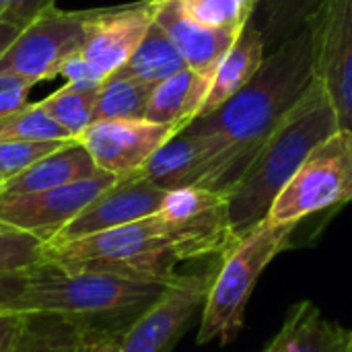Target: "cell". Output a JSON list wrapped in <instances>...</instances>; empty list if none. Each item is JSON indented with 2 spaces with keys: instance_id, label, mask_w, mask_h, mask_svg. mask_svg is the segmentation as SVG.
Returning a JSON list of instances; mask_svg holds the SVG:
<instances>
[{
  "instance_id": "cell-1",
  "label": "cell",
  "mask_w": 352,
  "mask_h": 352,
  "mask_svg": "<svg viewBox=\"0 0 352 352\" xmlns=\"http://www.w3.org/2000/svg\"><path fill=\"white\" fill-rule=\"evenodd\" d=\"M227 202L192 217L157 210L140 221L72 241L45 243L43 260L64 268H87L169 285L177 266L219 256L235 241Z\"/></svg>"
},
{
  "instance_id": "cell-2",
  "label": "cell",
  "mask_w": 352,
  "mask_h": 352,
  "mask_svg": "<svg viewBox=\"0 0 352 352\" xmlns=\"http://www.w3.org/2000/svg\"><path fill=\"white\" fill-rule=\"evenodd\" d=\"M316 80L311 33L305 25L264 58L258 72L223 105L192 120L184 130L227 140L245 167Z\"/></svg>"
},
{
  "instance_id": "cell-3",
  "label": "cell",
  "mask_w": 352,
  "mask_h": 352,
  "mask_svg": "<svg viewBox=\"0 0 352 352\" xmlns=\"http://www.w3.org/2000/svg\"><path fill=\"white\" fill-rule=\"evenodd\" d=\"M340 130L328 93L316 78L297 105L270 132L254 161L227 194V217L235 237L260 225L276 196L309 153Z\"/></svg>"
},
{
  "instance_id": "cell-4",
  "label": "cell",
  "mask_w": 352,
  "mask_h": 352,
  "mask_svg": "<svg viewBox=\"0 0 352 352\" xmlns=\"http://www.w3.org/2000/svg\"><path fill=\"white\" fill-rule=\"evenodd\" d=\"M165 287L163 283L101 270L64 268L41 260L27 270L25 285L8 305V311L62 316L91 330H101L97 322H134L161 297Z\"/></svg>"
},
{
  "instance_id": "cell-5",
  "label": "cell",
  "mask_w": 352,
  "mask_h": 352,
  "mask_svg": "<svg viewBox=\"0 0 352 352\" xmlns=\"http://www.w3.org/2000/svg\"><path fill=\"white\" fill-rule=\"evenodd\" d=\"M295 229L297 223H272L264 219L221 254L202 307L198 344H229L237 336L262 272L289 245Z\"/></svg>"
},
{
  "instance_id": "cell-6",
  "label": "cell",
  "mask_w": 352,
  "mask_h": 352,
  "mask_svg": "<svg viewBox=\"0 0 352 352\" xmlns=\"http://www.w3.org/2000/svg\"><path fill=\"white\" fill-rule=\"evenodd\" d=\"M245 169L237 151L221 136L182 130L171 136L136 175L165 190L202 188L227 196Z\"/></svg>"
},
{
  "instance_id": "cell-7",
  "label": "cell",
  "mask_w": 352,
  "mask_h": 352,
  "mask_svg": "<svg viewBox=\"0 0 352 352\" xmlns=\"http://www.w3.org/2000/svg\"><path fill=\"white\" fill-rule=\"evenodd\" d=\"M352 200V130H336L318 144L270 206L268 221L303 219Z\"/></svg>"
},
{
  "instance_id": "cell-8",
  "label": "cell",
  "mask_w": 352,
  "mask_h": 352,
  "mask_svg": "<svg viewBox=\"0 0 352 352\" xmlns=\"http://www.w3.org/2000/svg\"><path fill=\"white\" fill-rule=\"evenodd\" d=\"M89 12H66L56 6L41 12L0 56V72L21 74L33 85L56 78L60 64L85 45Z\"/></svg>"
},
{
  "instance_id": "cell-9",
  "label": "cell",
  "mask_w": 352,
  "mask_h": 352,
  "mask_svg": "<svg viewBox=\"0 0 352 352\" xmlns=\"http://www.w3.org/2000/svg\"><path fill=\"white\" fill-rule=\"evenodd\" d=\"M217 268L177 274L122 334L118 352H171L204 307Z\"/></svg>"
},
{
  "instance_id": "cell-10",
  "label": "cell",
  "mask_w": 352,
  "mask_h": 352,
  "mask_svg": "<svg viewBox=\"0 0 352 352\" xmlns=\"http://www.w3.org/2000/svg\"><path fill=\"white\" fill-rule=\"evenodd\" d=\"M314 72L342 130H352V0H320L307 21Z\"/></svg>"
},
{
  "instance_id": "cell-11",
  "label": "cell",
  "mask_w": 352,
  "mask_h": 352,
  "mask_svg": "<svg viewBox=\"0 0 352 352\" xmlns=\"http://www.w3.org/2000/svg\"><path fill=\"white\" fill-rule=\"evenodd\" d=\"M116 179L118 175L99 171L89 179L41 192L0 194V221L50 243L89 202L116 184Z\"/></svg>"
},
{
  "instance_id": "cell-12",
  "label": "cell",
  "mask_w": 352,
  "mask_h": 352,
  "mask_svg": "<svg viewBox=\"0 0 352 352\" xmlns=\"http://www.w3.org/2000/svg\"><path fill=\"white\" fill-rule=\"evenodd\" d=\"M175 126L142 120H99L93 122L78 142L89 151L101 171L124 177L136 173L171 136Z\"/></svg>"
},
{
  "instance_id": "cell-13",
  "label": "cell",
  "mask_w": 352,
  "mask_h": 352,
  "mask_svg": "<svg viewBox=\"0 0 352 352\" xmlns=\"http://www.w3.org/2000/svg\"><path fill=\"white\" fill-rule=\"evenodd\" d=\"M167 192L169 190L138 177L136 173L118 177L116 184L89 202L50 243L80 239L151 217L161 208Z\"/></svg>"
},
{
  "instance_id": "cell-14",
  "label": "cell",
  "mask_w": 352,
  "mask_h": 352,
  "mask_svg": "<svg viewBox=\"0 0 352 352\" xmlns=\"http://www.w3.org/2000/svg\"><path fill=\"white\" fill-rule=\"evenodd\" d=\"M157 0H140L116 8L91 10L80 54L105 76L122 68L155 21Z\"/></svg>"
},
{
  "instance_id": "cell-15",
  "label": "cell",
  "mask_w": 352,
  "mask_h": 352,
  "mask_svg": "<svg viewBox=\"0 0 352 352\" xmlns=\"http://www.w3.org/2000/svg\"><path fill=\"white\" fill-rule=\"evenodd\" d=\"M155 23L171 37L186 66L202 76L212 78L223 56L235 43L241 31L210 29L190 19L177 0H157Z\"/></svg>"
},
{
  "instance_id": "cell-16",
  "label": "cell",
  "mask_w": 352,
  "mask_h": 352,
  "mask_svg": "<svg viewBox=\"0 0 352 352\" xmlns=\"http://www.w3.org/2000/svg\"><path fill=\"white\" fill-rule=\"evenodd\" d=\"M101 169L95 165L89 151L78 142L72 140L45 157L37 159L33 165L23 169L21 173L8 177L2 186L0 194H27V192H41L58 186H66L72 182L89 179L97 175Z\"/></svg>"
},
{
  "instance_id": "cell-17",
  "label": "cell",
  "mask_w": 352,
  "mask_h": 352,
  "mask_svg": "<svg viewBox=\"0 0 352 352\" xmlns=\"http://www.w3.org/2000/svg\"><path fill=\"white\" fill-rule=\"evenodd\" d=\"M264 50H266V39H264L262 29L248 23L241 29V33L237 35L235 43L223 56V60L212 76L208 97H206L198 118L208 116L219 105H223L258 72V68L262 66V62L266 58Z\"/></svg>"
},
{
  "instance_id": "cell-18",
  "label": "cell",
  "mask_w": 352,
  "mask_h": 352,
  "mask_svg": "<svg viewBox=\"0 0 352 352\" xmlns=\"http://www.w3.org/2000/svg\"><path fill=\"white\" fill-rule=\"evenodd\" d=\"M210 85L212 78L184 68L155 87L144 118L155 124H167L184 130L192 120L198 118L208 97Z\"/></svg>"
},
{
  "instance_id": "cell-19",
  "label": "cell",
  "mask_w": 352,
  "mask_h": 352,
  "mask_svg": "<svg viewBox=\"0 0 352 352\" xmlns=\"http://www.w3.org/2000/svg\"><path fill=\"white\" fill-rule=\"evenodd\" d=\"M280 330L285 352H349V332L324 318L311 301L293 305Z\"/></svg>"
},
{
  "instance_id": "cell-20",
  "label": "cell",
  "mask_w": 352,
  "mask_h": 352,
  "mask_svg": "<svg viewBox=\"0 0 352 352\" xmlns=\"http://www.w3.org/2000/svg\"><path fill=\"white\" fill-rule=\"evenodd\" d=\"M188 68L186 60L182 58L179 50L171 41V37L153 21L148 31L144 33L142 41L128 58V62L113 72V76L124 78H138L151 85H159L169 76L177 74L179 70ZM111 76V74H109Z\"/></svg>"
},
{
  "instance_id": "cell-21",
  "label": "cell",
  "mask_w": 352,
  "mask_h": 352,
  "mask_svg": "<svg viewBox=\"0 0 352 352\" xmlns=\"http://www.w3.org/2000/svg\"><path fill=\"white\" fill-rule=\"evenodd\" d=\"M91 330L78 322L50 314H29L10 352H87Z\"/></svg>"
},
{
  "instance_id": "cell-22",
  "label": "cell",
  "mask_w": 352,
  "mask_h": 352,
  "mask_svg": "<svg viewBox=\"0 0 352 352\" xmlns=\"http://www.w3.org/2000/svg\"><path fill=\"white\" fill-rule=\"evenodd\" d=\"M99 89L101 85L66 82L56 93L37 101V107L45 111L56 124H60L72 138L78 140V136L93 124Z\"/></svg>"
},
{
  "instance_id": "cell-23",
  "label": "cell",
  "mask_w": 352,
  "mask_h": 352,
  "mask_svg": "<svg viewBox=\"0 0 352 352\" xmlns=\"http://www.w3.org/2000/svg\"><path fill=\"white\" fill-rule=\"evenodd\" d=\"M157 85L124 78V76H107L99 89V97L93 111V122L99 120H142L146 116L153 91Z\"/></svg>"
},
{
  "instance_id": "cell-24",
  "label": "cell",
  "mask_w": 352,
  "mask_h": 352,
  "mask_svg": "<svg viewBox=\"0 0 352 352\" xmlns=\"http://www.w3.org/2000/svg\"><path fill=\"white\" fill-rule=\"evenodd\" d=\"M182 10L210 29L241 31L258 8L256 0H177Z\"/></svg>"
},
{
  "instance_id": "cell-25",
  "label": "cell",
  "mask_w": 352,
  "mask_h": 352,
  "mask_svg": "<svg viewBox=\"0 0 352 352\" xmlns=\"http://www.w3.org/2000/svg\"><path fill=\"white\" fill-rule=\"evenodd\" d=\"M12 140H76L60 124H56L37 103H29L21 111L0 118V142Z\"/></svg>"
},
{
  "instance_id": "cell-26",
  "label": "cell",
  "mask_w": 352,
  "mask_h": 352,
  "mask_svg": "<svg viewBox=\"0 0 352 352\" xmlns=\"http://www.w3.org/2000/svg\"><path fill=\"white\" fill-rule=\"evenodd\" d=\"M256 2L262 4L266 12V31H262L264 39L266 43L270 41L276 43L278 47L307 25L320 0H256Z\"/></svg>"
},
{
  "instance_id": "cell-27",
  "label": "cell",
  "mask_w": 352,
  "mask_h": 352,
  "mask_svg": "<svg viewBox=\"0 0 352 352\" xmlns=\"http://www.w3.org/2000/svg\"><path fill=\"white\" fill-rule=\"evenodd\" d=\"M45 243L0 221V278L31 270L43 260Z\"/></svg>"
},
{
  "instance_id": "cell-28",
  "label": "cell",
  "mask_w": 352,
  "mask_h": 352,
  "mask_svg": "<svg viewBox=\"0 0 352 352\" xmlns=\"http://www.w3.org/2000/svg\"><path fill=\"white\" fill-rule=\"evenodd\" d=\"M72 140H12L0 142V175L4 179L21 173L37 159Z\"/></svg>"
},
{
  "instance_id": "cell-29",
  "label": "cell",
  "mask_w": 352,
  "mask_h": 352,
  "mask_svg": "<svg viewBox=\"0 0 352 352\" xmlns=\"http://www.w3.org/2000/svg\"><path fill=\"white\" fill-rule=\"evenodd\" d=\"M58 76L66 78V82H80V85H103L105 82V74L91 62L87 60L80 52L68 56L60 68H58Z\"/></svg>"
},
{
  "instance_id": "cell-30",
  "label": "cell",
  "mask_w": 352,
  "mask_h": 352,
  "mask_svg": "<svg viewBox=\"0 0 352 352\" xmlns=\"http://www.w3.org/2000/svg\"><path fill=\"white\" fill-rule=\"evenodd\" d=\"M54 6V0H6L0 8V21L12 23L25 29L33 19Z\"/></svg>"
},
{
  "instance_id": "cell-31",
  "label": "cell",
  "mask_w": 352,
  "mask_h": 352,
  "mask_svg": "<svg viewBox=\"0 0 352 352\" xmlns=\"http://www.w3.org/2000/svg\"><path fill=\"white\" fill-rule=\"evenodd\" d=\"M27 318L29 314L21 311H0V352H10L27 324Z\"/></svg>"
},
{
  "instance_id": "cell-32",
  "label": "cell",
  "mask_w": 352,
  "mask_h": 352,
  "mask_svg": "<svg viewBox=\"0 0 352 352\" xmlns=\"http://www.w3.org/2000/svg\"><path fill=\"white\" fill-rule=\"evenodd\" d=\"M33 87H16V89H8L0 93V118L21 111L23 107L29 105V91Z\"/></svg>"
},
{
  "instance_id": "cell-33",
  "label": "cell",
  "mask_w": 352,
  "mask_h": 352,
  "mask_svg": "<svg viewBox=\"0 0 352 352\" xmlns=\"http://www.w3.org/2000/svg\"><path fill=\"white\" fill-rule=\"evenodd\" d=\"M124 332L116 330H97L91 334L87 352H118L120 351V338Z\"/></svg>"
},
{
  "instance_id": "cell-34",
  "label": "cell",
  "mask_w": 352,
  "mask_h": 352,
  "mask_svg": "<svg viewBox=\"0 0 352 352\" xmlns=\"http://www.w3.org/2000/svg\"><path fill=\"white\" fill-rule=\"evenodd\" d=\"M25 276H27V272L10 274V276H2L0 278V311L8 309L12 299L21 293V289L25 285Z\"/></svg>"
},
{
  "instance_id": "cell-35",
  "label": "cell",
  "mask_w": 352,
  "mask_h": 352,
  "mask_svg": "<svg viewBox=\"0 0 352 352\" xmlns=\"http://www.w3.org/2000/svg\"><path fill=\"white\" fill-rule=\"evenodd\" d=\"M21 33V27L12 25V23H6V21H0V56L6 52V47L14 41V37Z\"/></svg>"
},
{
  "instance_id": "cell-36",
  "label": "cell",
  "mask_w": 352,
  "mask_h": 352,
  "mask_svg": "<svg viewBox=\"0 0 352 352\" xmlns=\"http://www.w3.org/2000/svg\"><path fill=\"white\" fill-rule=\"evenodd\" d=\"M264 352H285V334H283V330L276 332V336L270 340V344L264 349Z\"/></svg>"
},
{
  "instance_id": "cell-37",
  "label": "cell",
  "mask_w": 352,
  "mask_h": 352,
  "mask_svg": "<svg viewBox=\"0 0 352 352\" xmlns=\"http://www.w3.org/2000/svg\"><path fill=\"white\" fill-rule=\"evenodd\" d=\"M349 352H352V332H349Z\"/></svg>"
},
{
  "instance_id": "cell-38",
  "label": "cell",
  "mask_w": 352,
  "mask_h": 352,
  "mask_svg": "<svg viewBox=\"0 0 352 352\" xmlns=\"http://www.w3.org/2000/svg\"><path fill=\"white\" fill-rule=\"evenodd\" d=\"M4 182H6V179H4V177L0 175V192H2V186H4Z\"/></svg>"
}]
</instances>
